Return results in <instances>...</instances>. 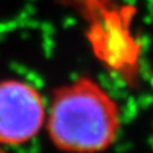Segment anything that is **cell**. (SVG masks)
<instances>
[{"mask_svg":"<svg viewBox=\"0 0 153 153\" xmlns=\"http://www.w3.org/2000/svg\"><path fill=\"white\" fill-rule=\"evenodd\" d=\"M120 119L114 100L92 79L79 78L55 91L46 128L51 142L66 153H98L117 135Z\"/></svg>","mask_w":153,"mask_h":153,"instance_id":"cell-1","label":"cell"},{"mask_svg":"<svg viewBox=\"0 0 153 153\" xmlns=\"http://www.w3.org/2000/svg\"><path fill=\"white\" fill-rule=\"evenodd\" d=\"M45 123L46 106L38 89L25 80H0V144H25Z\"/></svg>","mask_w":153,"mask_h":153,"instance_id":"cell-2","label":"cell"}]
</instances>
